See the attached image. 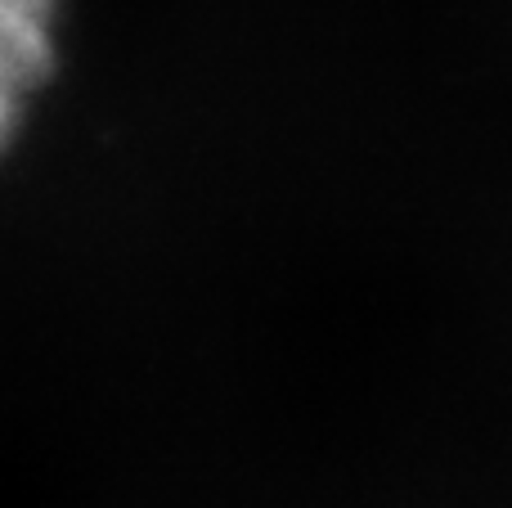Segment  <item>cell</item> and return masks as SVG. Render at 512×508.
Returning <instances> with one entry per match:
<instances>
[{"label":"cell","instance_id":"6da1fadb","mask_svg":"<svg viewBox=\"0 0 512 508\" xmlns=\"http://www.w3.org/2000/svg\"><path fill=\"white\" fill-rule=\"evenodd\" d=\"M59 59V0H0V153Z\"/></svg>","mask_w":512,"mask_h":508}]
</instances>
